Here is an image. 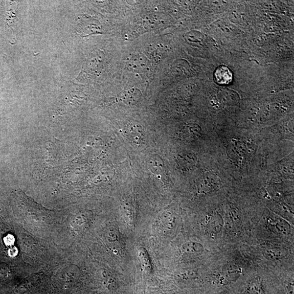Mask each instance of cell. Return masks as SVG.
I'll return each instance as SVG.
<instances>
[{
  "mask_svg": "<svg viewBox=\"0 0 294 294\" xmlns=\"http://www.w3.org/2000/svg\"><path fill=\"white\" fill-rule=\"evenodd\" d=\"M14 252L17 253V250L16 249H14V250H13V249H11L10 250H9V254L11 255V256H14V255H16Z\"/></svg>",
  "mask_w": 294,
  "mask_h": 294,
  "instance_id": "cell-14",
  "label": "cell"
},
{
  "mask_svg": "<svg viewBox=\"0 0 294 294\" xmlns=\"http://www.w3.org/2000/svg\"><path fill=\"white\" fill-rule=\"evenodd\" d=\"M288 251L283 248H271L267 249L263 252L264 257L271 260H278L287 256Z\"/></svg>",
  "mask_w": 294,
  "mask_h": 294,
  "instance_id": "cell-5",
  "label": "cell"
},
{
  "mask_svg": "<svg viewBox=\"0 0 294 294\" xmlns=\"http://www.w3.org/2000/svg\"><path fill=\"white\" fill-rule=\"evenodd\" d=\"M129 69L130 70L137 72V73H146L149 68V62L144 57H134L128 64Z\"/></svg>",
  "mask_w": 294,
  "mask_h": 294,
  "instance_id": "cell-4",
  "label": "cell"
},
{
  "mask_svg": "<svg viewBox=\"0 0 294 294\" xmlns=\"http://www.w3.org/2000/svg\"><path fill=\"white\" fill-rule=\"evenodd\" d=\"M41 275V274L36 273L29 277L25 282H23L21 287H19V292L24 293V292H26L28 289L31 288V286H33L40 278Z\"/></svg>",
  "mask_w": 294,
  "mask_h": 294,
  "instance_id": "cell-11",
  "label": "cell"
},
{
  "mask_svg": "<svg viewBox=\"0 0 294 294\" xmlns=\"http://www.w3.org/2000/svg\"><path fill=\"white\" fill-rule=\"evenodd\" d=\"M214 79L217 84L221 85H228L232 81V73L228 67L222 66L216 69Z\"/></svg>",
  "mask_w": 294,
  "mask_h": 294,
  "instance_id": "cell-3",
  "label": "cell"
},
{
  "mask_svg": "<svg viewBox=\"0 0 294 294\" xmlns=\"http://www.w3.org/2000/svg\"><path fill=\"white\" fill-rule=\"evenodd\" d=\"M219 180L217 177L211 173L202 176L199 181V189L202 192L213 191L219 185Z\"/></svg>",
  "mask_w": 294,
  "mask_h": 294,
  "instance_id": "cell-2",
  "label": "cell"
},
{
  "mask_svg": "<svg viewBox=\"0 0 294 294\" xmlns=\"http://www.w3.org/2000/svg\"><path fill=\"white\" fill-rule=\"evenodd\" d=\"M204 249L203 246L196 242H187L182 245L181 247L182 251L186 254L200 253Z\"/></svg>",
  "mask_w": 294,
  "mask_h": 294,
  "instance_id": "cell-9",
  "label": "cell"
},
{
  "mask_svg": "<svg viewBox=\"0 0 294 294\" xmlns=\"http://www.w3.org/2000/svg\"><path fill=\"white\" fill-rule=\"evenodd\" d=\"M148 166L151 172L156 175H160L164 163L160 157L158 155H153L149 158Z\"/></svg>",
  "mask_w": 294,
  "mask_h": 294,
  "instance_id": "cell-6",
  "label": "cell"
},
{
  "mask_svg": "<svg viewBox=\"0 0 294 294\" xmlns=\"http://www.w3.org/2000/svg\"><path fill=\"white\" fill-rule=\"evenodd\" d=\"M4 242L8 246H10L13 244L14 242V238L11 235H8L6 237L4 238Z\"/></svg>",
  "mask_w": 294,
  "mask_h": 294,
  "instance_id": "cell-13",
  "label": "cell"
},
{
  "mask_svg": "<svg viewBox=\"0 0 294 294\" xmlns=\"http://www.w3.org/2000/svg\"><path fill=\"white\" fill-rule=\"evenodd\" d=\"M138 257L142 264V267L148 271L151 272L152 271V263L150 257L146 249L144 248L138 249Z\"/></svg>",
  "mask_w": 294,
  "mask_h": 294,
  "instance_id": "cell-8",
  "label": "cell"
},
{
  "mask_svg": "<svg viewBox=\"0 0 294 294\" xmlns=\"http://www.w3.org/2000/svg\"><path fill=\"white\" fill-rule=\"evenodd\" d=\"M196 158L191 154H182L178 158V163L182 168H189L194 166L196 163Z\"/></svg>",
  "mask_w": 294,
  "mask_h": 294,
  "instance_id": "cell-10",
  "label": "cell"
},
{
  "mask_svg": "<svg viewBox=\"0 0 294 294\" xmlns=\"http://www.w3.org/2000/svg\"><path fill=\"white\" fill-rule=\"evenodd\" d=\"M125 136L136 145H141L145 139V133L141 124L132 122L125 125L124 128Z\"/></svg>",
  "mask_w": 294,
  "mask_h": 294,
  "instance_id": "cell-1",
  "label": "cell"
},
{
  "mask_svg": "<svg viewBox=\"0 0 294 294\" xmlns=\"http://www.w3.org/2000/svg\"><path fill=\"white\" fill-rule=\"evenodd\" d=\"M141 94L138 90L132 89L125 92L122 96L123 102L128 105H134L139 102Z\"/></svg>",
  "mask_w": 294,
  "mask_h": 294,
  "instance_id": "cell-7",
  "label": "cell"
},
{
  "mask_svg": "<svg viewBox=\"0 0 294 294\" xmlns=\"http://www.w3.org/2000/svg\"><path fill=\"white\" fill-rule=\"evenodd\" d=\"M221 220L218 218H213L211 219L209 224L210 228L213 232H218L222 228Z\"/></svg>",
  "mask_w": 294,
  "mask_h": 294,
  "instance_id": "cell-12",
  "label": "cell"
}]
</instances>
